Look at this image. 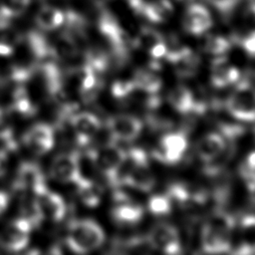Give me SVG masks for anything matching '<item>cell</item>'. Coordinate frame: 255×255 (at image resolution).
Returning <instances> with one entry per match:
<instances>
[{
    "instance_id": "1",
    "label": "cell",
    "mask_w": 255,
    "mask_h": 255,
    "mask_svg": "<svg viewBox=\"0 0 255 255\" xmlns=\"http://www.w3.org/2000/svg\"><path fill=\"white\" fill-rule=\"evenodd\" d=\"M236 227L235 217L223 210H214L205 220L200 233L201 248L204 252L218 254L231 248L232 234Z\"/></svg>"
},
{
    "instance_id": "35",
    "label": "cell",
    "mask_w": 255,
    "mask_h": 255,
    "mask_svg": "<svg viewBox=\"0 0 255 255\" xmlns=\"http://www.w3.org/2000/svg\"><path fill=\"white\" fill-rule=\"evenodd\" d=\"M136 88L132 79L116 81L112 86V95L117 99H124L131 95Z\"/></svg>"
},
{
    "instance_id": "18",
    "label": "cell",
    "mask_w": 255,
    "mask_h": 255,
    "mask_svg": "<svg viewBox=\"0 0 255 255\" xmlns=\"http://www.w3.org/2000/svg\"><path fill=\"white\" fill-rule=\"evenodd\" d=\"M212 17L209 10L201 4L189 5L184 13L182 24L185 31L192 35H201L212 26Z\"/></svg>"
},
{
    "instance_id": "23",
    "label": "cell",
    "mask_w": 255,
    "mask_h": 255,
    "mask_svg": "<svg viewBox=\"0 0 255 255\" xmlns=\"http://www.w3.org/2000/svg\"><path fill=\"white\" fill-rule=\"evenodd\" d=\"M80 53L79 43L66 31L54 42L51 43V55L55 61H70Z\"/></svg>"
},
{
    "instance_id": "12",
    "label": "cell",
    "mask_w": 255,
    "mask_h": 255,
    "mask_svg": "<svg viewBox=\"0 0 255 255\" xmlns=\"http://www.w3.org/2000/svg\"><path fill=\"white\" fill-rule=\"evenodd\" d=\"M116 202L111 214L114 221L123 226L137 224L143 218V208L140 204L132 201L128 194L116 189L114 192Z\"/></svg>"
},
{
    "instance_id": "32",
    "label": "cell",
    "mask_w": 255,
    "mask_h": 255,
    "mask_svg": "<svg viewBox=\"0 0 255 255\" xmlns=\"http://www.w3.org/2000/svg\"><path fill=\"white\" fill-rule=\"evenodd\" d=\"M13 133L10 118L8 114L0 108V140L5 144L6 150H13L17 146Z\"/></svg>"
},
{
    "instance_id": "40",
    "label": "cell",
    "mask_w": 255,
    "mask_h": 255,
    "mask_svg": "<svg viewBox=\"0 0 255 255\" xmlns=\"http://www.w3.org/2000/svg\"><path fill=\"white\" fill-rule=\"evenodd\" d=\"M7 150H0V176H2L7 169Z\"/></svg>"
},
{
    "instance_id": "31",
    "label": "cell",
    "mask_w": 255,
    "mask_h": 255,
    "mask_svg": "<svg viewBox=\"0 0 255 255\" xmlns=\"http://www.w3.org/2000/svg\"><path fill=\"white\" fill-rule=\"evenodd\" d=\"M149 212L155 216L167 215L172 209V200L168 194H153L147 201Z\"/></svg>"
},
{
    "instance_id": "17",
    "label": "cell",
    "mask_w": 255,
    "mask_h": 255,
    "mask_svg": "<svg viewBox=\"0 0 255 255\" xmlns=\"http://www.w3.org/2000/svg\"><path fill=\"white\" fill-rule=\"evenodd\" d=\"M228 145L222 133L208 132L204 134L195 147L197 157L204 163H209L219 158L227 149Z\"/></svg>"
},
{
    "instance_id": "14",
    "label": "cell",
    "mask_w": 255,
    "mask_h": 255,
    "mask_svg": "<svg viewBox=\"0 0 255 255\" xmlns=\"http://www.w3.org/2000/svg\"><path fill=\"white\" fill-rule=\"evenodd\" d=\"M68 123L79 145H87L102 128L100 119L90 112H74Z\"/></svg>"
},
{
    "instance_id": "4",
    "label": "cell",
    "mask_w": 255,
    "mask_h": 255,
    "mask_svg": "<svg viewBox=\"0 0 255 255\" xmlns=\"http://www.w3.org/2000/svg\"><path fill=\"white\" fill-rule=\"evenodd\" d=\"M126 156L127 150L114 140H110L97 148L89 149L87 152V158L104 176L107 182L115 188L118 187L119 173Z\"/></svg>"
},
{
    "instance_id": "39",
    "label": "cell",
    "mask_w": 255,
    "mask_h": 255,
    "mask_svg": "<svg viewBox=\"0 0 255 255\" xmlns=\"http://www.w3.org/2000/svg\"><path fill=\"white\" fill-rule=\"evenodd\" d=\"M10 202V196L7 192L0 190V215H2L8 208Z\"/></svg>"
},
{
    "instance_id": "16",
    "label": "cell",
    "mask_w": 255,
    "mask_h": 255,
    "mask_svg": "<svg viewBox=\"0 0 255 255\" xmlns=\"http://www.w3.org/2000/svg\"><path fill=\"white\" fill-rule=\"evenodd\" d=\"M47 185L41 167L31 161H24L18 167L14 180V189L21 194L31 193Z\"/></svg>"
},
{
    "instance_id": "9",
    "label": "cell",
    "mask_w": 255,
    "mask_h": 255,
    "mask_svg": "<svg viewBox=\"0 0 255 255\" xmlns=\"http://www.w3.org/2000/svg\"><path fill=\"white\" fill-rule=\"evenodd\" d=\"M147 239L153 250L166 254L181 253V241L177 228L167 222H159L151 227Z\"/></svg>"
},
{
    "instance_id": "10",
    "label": "cell",
    "mask_w": 255,
    "mask_h": 255,
    "mask_svg": "<svg viewBox=\"0 0 255 255\" xmlns=\"http://www.w3.org/2000/svg\"><path fill=\"white\" fill-rule=\"evenodd\" d=\"M174 67V72L179 78L194 77L200 68V58L190 48L185 46H167L165 57Z\"/></svg>"
},
{
    "instance_id": "21",
    "label": "cell",
    "mask_w": 255,
    "mask_h": 255,
    "mask_svg": "<svg viewBox=\"0 0 255 255\" xmlns=\"http://www.w3.org/2000/svg\"><path fill=\"white\" fill-rule=\"evenodd\" d=\"M238 237L235 253L255 254V214H245L241 217Z\"/></svg>"
},
{
    "instance_id": "41",
    "label": "cell",
    "mask_w": 255,
    "mask_h": 255,
    "mask_svg": "<svg viewBox=\"0 0 255 255\" xmlns=\"http://www.w3.org/2000/svg\"><path fill=\"white\" fill-rule=\"evenodd\" d=\"M248 74L252 77V78H254L255 79V58H254V62L250 65V67H249V72H248Z\"/></svg>"
},
{
    "instance_id": "26",
    "label": "cell",
    "mask_w": 255,
    "mask_h": 255,
    "mask_svg": "<svg viewBox=\"0 0 255 255\" xmlns=\"http://www.w3.org/2000/svg\"><path fill=\"white\" fill-rule=\"evenodd\" d=\"M75 185L77 187L79 198L85 206L94 208L100 204L102 190L93 179L82 176Z\"/></svg>"
},
{
    "instance_id": "2",
    "label": "cell",
    "mask_w": 255,
    "mask_h": 255,
    "mask_svg": "<svg viewBox=\"0 0 255 255\" xmlns=\"http://www.w3.org/2000/svg\"><path fill=\"white\" fill-rule=\"evenodd\" d=\"M154 184L155 178L149 167L146 152L139 147L127 150V156L119 174L118 187L127 185L141 192H149Z\"/></svg>"
},
{
    "instance_id": "36",
    "label": "cell",
    "mask_w": 255,
    "mask_h": 255,
    "mask_svg": "<svg viewBox=\"0 0 255 255\" xmlns=\"http://www.w3.org/2000/svg\"><path fill=\"white\" fill-rule=\"evenodd\" d=\"M239 44L250 57L255 58V28L244 34L239 39Z\"/></svg>"
},
{
    "instance_id": "3",
    "label": "cell",
    "mask_w": 255,
    "mask_h": 255,
    "mask_svg": "<svg viewBox=\"0 0 255 255\" xmlns=\"http://www.w3.org/2000/svg\"><path fill=\"white\" fill-rule=\"evenodd\" d=\"M104 241L105 232L100 224L93 219H74L68 225L65 242L74 253H89L99 248Z\"/></svg>"
},
{
    "instance_id": "28",
    "label": "cell",
    "mask_w": 255,
    "mask_h": 255,
    "mask_svg": "<svg viewBox=\"0 0 255 255\" xmlns=\"http://www.w3.org/2000/svg\"><path fill=\"white\" fill-rule=\"evenodd\" d=\"M115 252L123 253H144L153 250L147 236H132L128 239L117 241L114 244Z\"/></svg>"
},
{
    "instance_id": "25",
    "label": "cell",
    "mask_w": 255,
    "mask_h": 255,
    "mask_svg": "<svg viewBox=\"0 0 255 255\" xmlns=\"http://www.w3.org/2000/svg\"><path fill=\"white\" fill-rule=\"evenodd\" d=\"M37 26L43 31H53L65 22V12L51 5L42 6L35 16Z\"/></svg>"
},
{
    "instance_id": "38",
    "label": "cell",
    "mask_w": 255,
    "mask_h": 255,
    "mask_svg": "<svg viewBox=\"0 0 255 255\" xmlns=\"http://www.w3.org/2000/svg\"><path fill=\"white\" fill-rule=\"evenodd\" d=\"M241 167H244L252 172H255V151H251L247 154L244 160L240 164Z\"/></svg>"
},
{
    "instance_id": "13",
    "label": "cell",
    "mask_w": 255,
    "mask_h": 255,
    "mask_svg": "<svg viewBox=\"0 0 255 255\" xmlns=\"http://www.w3.org/2000/svg\"><path fill=\"white\" fill-rule=\"evenodd\" d=\"M43 219L60 222L64 219L67 206L64 198L57 192L51 190L47 185L33 193Z\"/></svg>"
},
{
    "instance_id": "7",
    "label": "cell",
    "mask_w": 255,
    "mask_h": 255,
    "mask_svg": "<svg viewBox=\"0 0 255 255\" xmlns=\"http://www.w3.org/2000/svg\"><path fill=\"white\" fill-rule=\"evenodd\" d=\"M50 175L58 182L76 184L83 176L79 153L68 151L57 154L51 161Z\"/></svg>"
},
{
    "instance_id": "11",
    "label": "cell",
    "mask_w": 255,
    "mask_h": 255,
    "mask_svg": "<svg viewBox=\"0 0 255 255\" xmlns=\"http://www.w3.org/2000/svg\"><path fill=\"white\" fill-rule=\"evenodd\" d=\"M33 228L31 223L19 216L1 231L0 247L11 252L22 251L29 244L30 234Z\"/></svg>"
},
{
    "instance_id": "34",
    "label": "cell",
    "mask_w": 255,
    "mask_h": 255,
    "mask_svg": "<svg viewBox=\"0 0 255 255\" xmlns=\"http://www.w3.org/2000/svg\"><path fill=\"white\" fill-rule=\"evenodd\" d=\"M32 0H0V14L11 20L25 12Z\"/></svg>"
},
{
    "instance_id": "19",
    "label": "cell",
    "mask_w": 255,
    "mask_h": 255,
    "mask_svg": "<svg viewBox=\"0 0 255 255\" xmlns=\"http://www.w3.org/2000/svg\"><path fill=\"white\" fill-rule=\"evenodd\" d=\"M167 102L170 108L178 114L200 113L204 111V105L197 103L194 94L185 86H176L168 94Z\"/></svg>"
},
{
    "instance_id": "27",
    "label": "cell",
    "mask_w": 255,
    "mask_h": 255,
    "mask_svg": "<svg viewBox=\"0 0 255 255\" xmlns=\"http://www.w3.org/2000/svg\"><path fill=\"white\" fill-rule=\"evenodd\" d=\"M11 109L17 114L25 117L33 116L37 111V107L32 101L30 93L23 83H20L12 94Z\"/></svg>"
},
{
    "instance_id": "33",
    "label": "cell",
    "mask_w": 255,
    "mask_h": 255,
    "mask_svg": "<svg viewBox=\"0 0 255 255\" xmlns=\"http://www.w3.org/2000/svg\"><path fill=\"white\" fill-rule=\"evenodd\" d=\"M20 41V36L16 32L10 31L9 27L0 29V56H11Z\"/></svg>"
},
{
    "instance_id": "22",
    "label": "cell",
    "mask_w": 255,
    "mask_h": 255,
    "mask_svg": "<svg viewBox=\"0 0 255 255\" xmlns=\"http://www.w3.org/2000/svg\"><path fill=\"white\" fill-rule=\"evenodd\" d=\"M173 13V5L169 0L143 1L136 14L144 17L152 23H162L170 18Z\"/></svg>"
},
{
    "instance_id": "42",
    "label": "cell",
    "mask_w": 255,
    "mask_h": 255,
    "mask_svg": "<svg viewBox=\"0 0 255 255\" xmlns=\"http://www.w3.org/2000/svg\"><path fill=\"white\" fill-rule=\"evenodd\" d=\"M250 4H255V0H250Z\"/></svg>"
},
{
    "instance_id": "8",
    "label": "cell",
    "mask_w": 255,
    "mask_h": 255,
    "mask_svg": "<svg viewBox=\"0 0 255 255\" xmlns=\"http://www.w3.org/2000/svg\"><path fill=\"white\" fill-rule=\"evenodd\" d=\"M107 129L112 137V140L118 141H132L139 136L142 131V122L128 114L115 115L107 120Z\"/></svg>"
},
{
    "instance_id": "37",
    "label": "cell",
    "mask_w": 255,
    "mask_h": 255,
    "mask_svg": "<svg viewBox=\"0 0 255 255\" xmlns=\"http://www.w3.org/2000/svg\"><path fill=\"white\" fill-rule=\"evenodd\" d=\"M214 8H216L221 14L228 15L238 5L240 0H206Z\"/></svg>"
},
{
    "instance_id": "24",
    "label": "cell",
    "mask_w": 255,
    "mask_h": 255,
    "mask_svg": "<svg viewBox=\"0 0 255 255\" xmlns=\"http://www.w3.org/2000/svg\"><path fill=\"white\" fill-rule=\"evenodd\" d=\"M131 79L136 90L144 92L149 96L156 95L162 86L161 78L150 68H140L136 70Z\"/></svg>"
},
{
    "instance_id": "15",
    "label": "cell",
    "mask_w": 255,
    "mask_h": 255,
    "mask_svg": "<svg viewBox=\"0 0 255 255\" xmlns=\"http://www.w3.org/2000/svg\"><path fill=\"white\" fill-rule=\"evenodd\" d=\"M24 145L33 153L43 155L55 144V132L52 126L39 123L32 126L23 135Z\"/></svg>"
},
{
    "instance_id": "6",
    "label": "cell",
    "mask_w": 255,
    "mask_h": 255,
    "mask_svg": "<svg viewBox=\"0 0 255 255\" xmlns=\"http://www.w3.org/2000/svg\"><path fill=\"white\" fill-rule=\"evenodd\" d=\"M188 146V139L184 132L169 131L163 134L152 151V156L165 164L179 162Z\"/></svg>"
},
{
    "instance_id": "5",
    "label": "cell",
    "mask_w": 255,
    "mask_h": 255,
    "mask_svg": "<svg viewBox=\"0 0 255 255\" xmlns=\"http://www.w3.org/2000/svg\"><path fill=\"white\" fill-rule=\"evenodd\" d=\"M225 108L235 120L254 122L255 86L250 81H240L227 97Z\"/></svg>"
},
{
    "instance_id": "29",
    "label": "cell",
    "mask_w": 255,
    "mask_h": 255,
    "mask_svg": "<svg viewBox=\"0 0 255 255\" xmlns=\"http://www.w3.org/2000/svg\"><path fill=\"white\" fill-rule=\"evenodd\" d=\"M164 42L165 39L158 31L149 27H143L134 40V45L145 50L149 54L155 47Z\"/></svg>"
},
{
    "instance_id": "30",
    "label": "cell",
    "mask_w": 255,
    "mask_h": 255,
    "mask_svg": "<svg viewBox=\"0 0 255 255\" xmlns=\"http://www.w3.org/2000/svg\"><path fill=\"white\" fill-rule=\"evenodd\" d=\"M231 48V42L229 39L219 36V35H212L205 39L202 45V49L209 55L212 56H224Z\"/></svg>"
},
{
    "instance_id": "20",
    "label": "cell",
    "mask_w": 255,
    "mask_h": 255,
    "mask_svg": "<svg viewBox=\"0 0 255 255\" xmlns=\"http://www.w3.org/2000/svg\"><path fill=\"white\" fill-rule=\"evenodd\" d=\"M239 70L223 56L217 57L211 64L210 82L216 89H223L239 81Z\"/></svg>"
}]
</instances>
